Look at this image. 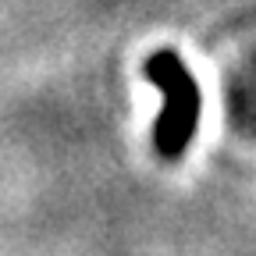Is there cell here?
<instances>
[{"mask_svg": "<svg viewBox=\"0 0 256 256\" xmlns=\"http://www.w3.org/2000/svg\"><path fill=\"white\" fill-rule=\"evenodd\" d=\"M146 78L160 89L164 107H160L156 128H153V142L156 153L164 160H174L185 153V146L196 136L200 124V110H203V92L192 78V72L182 64V57L174 50H156L146 60Z\"/></svg>", "mask_w": 256, "mask_h": 256, "instance_id": "1", "label": "cell"}]
</instances>
